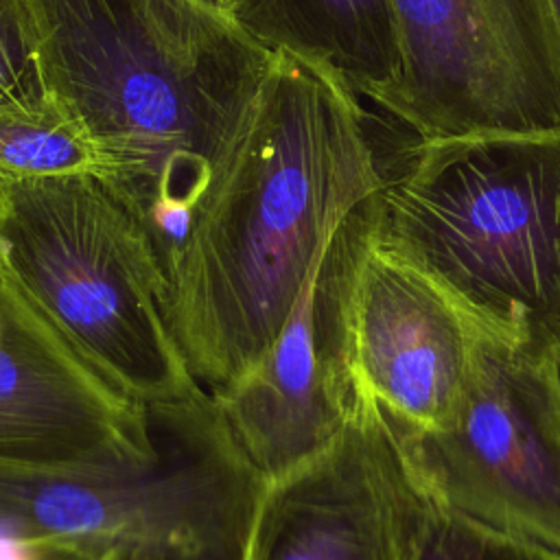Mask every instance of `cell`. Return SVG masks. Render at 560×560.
<instances>
[{
    "label": "cell",
    "mask_w": 560,
    "mask_h": 560,
    "mask_svg": "<svg viewBox=\"0 0 560 560\" xmlns=\"http://www.w3.org/2000/svg\"><path fill=\"white\" fill-rule=\"evenodd\" d=\"M381 186L359 96L278 52L230 162L164 262L171 328L208 394L262 359L346 217Z\"/></svg>",
    "instance_id": "1"
},
{
    "label": "cell",
    "mask_w": 560,
    "mask_h": 560,
    "mask_svg": "<svg viewBox=\"0 0 560 560\" xmlns=\"http://www.w3.org/2000/svg\"><path fill=\"white\" fill-rule=\"evenodd\" d=\"M44 79L85 127L94 177L162 262L230 162L278 52L197 0H31Z\"/></svg>",
    "instance_id": "2"
},
{
    "label": "cell",
    "mask_w": 560,
    "mask_h": 560,
    "mask_svg": "<svg viewBox=\"0 0 560 560\" xmlns=\"http://www.w3.org/2000/svg\"><path fill=\"white\" fill-rule=\"evenodd\" d=\"M376 151L378 236L486 335L558 346L560 129L416 138L387 155L376 142Z\"/></svg>",
    "instance_id": "3"
},
{
    "label": "cell",
    "mask_w": 560,
    "mask_h": 560,
    "mask_svg": "<svg viewBox=\"0 0 560 560\" xmlns=\"http://www.w3.org/2000/svg\"><path fill=\"white\" fill-rule=\"evenodd\" d=\"M0 258L57 328L149 409L210 398L171 328L149 230L94 175L0 179Z\"/></svg>",
    "instance_id": "4"
},
{
    "label": "cell",
    "mask_w": 560,
    "mask_h": 560,
    "mask_svg": "<svg viewBox=\"0 0 560 560\" xmlns=\"http://www.w3.org/2000/svg\"><path fill=\"white\" fill-rule=\"evenodd\" d=\"M168 446L147 466L0 459V529L61 538L101 560H206L241 547L258 479L212 400L162 409Z\"/></svg>",
    "instance_id": "5"
},
{
    "label": "cell",
    "mask_w": 560,
    "mask_h": 560,
    "mask_svg": "<svg viewBox=\"0 0 560 560\" xmlns=\"http://www.w3.org/2000/svg\"><path fill=\"white\" fill-rule=\"evenodd\" d=\"M378 197L361 201L326 249L315 282L319 339L352 405L363 396L400 429H442L462 407L483 330L378 236Z\"/></svg>",
    "instance_id": "6"
},
{
    "label": "cell",
    "mask_w": 560,
    "mask_h": 560,
    "mask_svg": "<svg viewBox=\"0 0 560 560\" xmlns=\"http://www.w3.org/2000/svg\"><path fill=\"white\" fill-rule=\"evenodd\" d=\"M396 429L431 503L560 551V389L549 350L483 332L457 416L433 431Z\"/></svg>",
    "instance_id": "7"
},
{
    "label": "cell",
    "mask_w": 560,
    "mask_h": 560,
    "mask_svg": "<svg viewBox=\"0 0 560 560\" xmlns=\"http://www.w3.org/2000/svg\"><path fill=\"white\" fill-rule=\"evenodd\" d=\"M400 79L383 107L420 140L560 129L553 0H389Z\"/></svg>",
    "instance_id": "8"
},
{
    "label": "cell",
    "mask_w": 560,
    "mask_h": 560,
    "mask_svg": "<svg viewBox=\"0 0 560 560\" xmlns=\"http://www.w3.org/2000/svg\"><path fill=\"white\" fill-rule=\"evenodd\" d=\"M427 512L398 429L361 396L328 446L258 481L236 560H418Z\"/></svg>",
    "instance_id": "9"
},
{
    "label": "cell",
    "mask_w": 560,
    "mask_h": 560,
    "mask_svg": "<svg viewBox=\"0 0 560 560\" xmlns=\"http://www.w3.org/2000/svg\"><path fill=\"white\" fill-rule=\"evenodd\" d=\"M160 416L94 365L0 258V459L46 466H147Z\"/></svg>",
    "instance_id": "10"
},
{
    "label": "cell",
    "mask_w": 560,
    "mask_h": 560,
    "mask_svg": "<svg viewBox=\"0 0 560 560\" xmlns=\"http://www.w3.org/2000/svg\"><path fill=\"white\" fill-rule=\"evenodd\" d=\"M319 267L322 262L262 359L208 394L236 453L258 481L282 477L319 453L339 435L354 409L337 385L319 341Z\"/></svg>",
    "instance_id": "11"
},
{
    "label": "cell",
    "mask_w": 560,
    "mask_h": 560,
    "mask_svg": "<svg viewBox=\"0 0 560 560\" xmlns=\"http://www.w3.org/2000/svg\"><path fill=\"white\" fill-rule=\"evenodd\" d=\"M230 18L262 46L339 77L381 109L398 85L389 0H236Z\"/></svg>",
    "instance_id": "12"
},
{
    "label": "cell",
    "mask_w": 560,
    "mask_h": 560,
    "mask_svg": "<svg viewBox=\"0 0 560 560\" xmlns=\"http://www.w3.org/2000/svg\"><path fill=\"white\" fill-rule=\"evenodd\" d=\"M94 166L83 122L59 98L35 109L0 112V179L92 175Z\"/></svg>",
    "instance_id": "13"
},
{
    "label": "cell",
    "mask_w": 560,
    "mask_h": 560,
    "mask_svg": "<svg viewBox=\"0 0 560 560\" xmlns=\"http://www.w3.org/2000/svg\"><path fill=\"white\" fill-rule=\"evenodd\" d=\"M418 560H560V551L429 501Z\"/></svg>",
    "instance_id": "14"
},
{
    "label": "cell",
    "mask_w": 560,
    "mask_h": 560,
    "mask_svg": "<svg viewBox=\"0 0 560 560\" xmlns=\"http://www.w3.org/2000/svg\"><path fill=\"white\" fill-rule=\"evenodd\" d=\"M50 101L31 0H0V112L35 109Z\"/></svg>",
    "instance_id": "15"
},
{
    "label": "cell",
    "mask_w": 560,
    "mask_h": 560,
    "mask_svg": "<svg viewBox=\"0 0 560 560\" xmlns=\"http://www.w3.org/2000/svg\"><path fill=\"white\" fill-rule=\"evenodd\" d=\"M0 560H101L81 545L0 529Z\"/></svg>",
    "instance_id": "16"
},
{
    "label": "cell",
    "mask_w": 560,
    "mask_h": 560,
    "mask_svg": "<svg viewBox=\"0 0 560 560\" xmlns=\"http://www.w3.org/2000/svg\"><path fill=\"white\" fill-rule=\"evenodd\" d=\"M197 2H201L203 7H210V9H214V11H221V13H225V15H230L232 9H234V4H236V0H197Z\"/></svg>",
    "instance_id": "17"
},
{
    "label": "cell",
    "mask_w": 560,
    "mask_h": 560,
    "mask_svg": "<svg viewBox=\"0 0 560 560\" xmlns=\"http://www.w3.org/2000/svg\"><path fill=\"white\" fill-rule=\"evenodd\" d=\"M549 357H551V368H553V376H556V383H558V389H560V343L553 346L549 350Z\"/></svg>",
    "instance_id": "18"
},
{
    "label": "cell",
    "mask_w": 560,
    "mask_h": 560,
    "mask_svg": "<svg viewBox=\"0 0 560 560\" xmlns=\"http://www.w3.org/2000/svg\"><path fill=\"white\" fill-rule=\"evenodd\" d=\"M553 7H556V13H558V20H560V0H553Z\"/></svg>",
    "instance_id": "19"
}]
</instances>
